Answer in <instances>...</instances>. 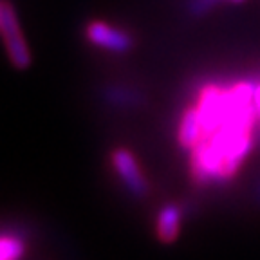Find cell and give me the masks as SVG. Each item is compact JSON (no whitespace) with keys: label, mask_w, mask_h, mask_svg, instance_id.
<instances>
[{"label":"cell","mask_w":260,"mask_h":260,"mask_svg":"<svg viewBox=\"0 0 260 260\" xmlns=\"http://www.w3.org/2000/svg\"><path fill=\"white\" fill-rule=\"evenodd\" d=\"M255 105H256V110L260 114V83L256 85V92H255Z\"/></svg>","instance_id":"10"},{"label":"cell","mask_w":260,"mask_h":260,"mask_svg":"<svg viewBox=\"0 0 260 260\" xmlns=\"http://www.w3.org/2000/svg\"><path fill=\"white\" fill-rule=\"evenodd\" d=\"M219 2L220 0H190L188 11H190L193 16H203V15H206L208 11H211V9L215 8Z\"/></svg>","instance_id":"9"},{"label":"cell","mask_w":260,"mask_h":260,"mask_svg":"<svg viewBox=\"0 0 260 260\" xmlns=\"http://www.w3.org/2000/svg\"><path fill=\"white\" fill-rule=\"evenodd\" d=\"M110 162H112V168L116 170V174L119 175V179L123 181L125 188L130 193L141 199L148 193V183H146V177L143 175L141 168L138 165V159L126 148H116L110 154Z\"/></svg>","instance_id":"4"},{"label":"cell","mask_w":260,"mask_h":260,"mask_svg":"<svg viewBox=\"0 0 260 260\" xmlns=\"http://www.w3.org/2000/svg\"><path fill=\"white\" fill-rule=\"evenodd\" d=\"M256 197H258V203H260V177L256 181Z\"/></svg>","instance_id":"11"},{"label":"cell","mask_w":260,"mask_h":260,"mask_svg":"<svg viewBox=\"0 0 260 260\" xmlns=\"http://www.w3.org/2000/svg\"><path fill=\"white\" fill-rule=\"evenodd\" d=\"M25 253L24 240L18 235L4 233L0 239V260H20Z\"/></svg>","instance_id":"8"},{"label":"cell","mask_w":260,"mask_h":260,"mask_svg":"<svg viewBox=\"0 0 260 260\" xmlns=\"http://www.w3.org/2000/svg\"><path fill=\"white\" fill-rule=\"evenodd\" d=\"M0 32H2L6 53H8V58L13 67L18 71L29 69L32 63L31 49L25 42L24 32H22L15 6L9 0L0 2Z\"/></svg>","instance_id":"2"},{"label":"cell","mask_w":260,"mask_h":260,"mask_svg":"<svg viewBox=\"0 0 260 260\" xmlns=\"http://www.w3.org/2000/svg\"><path fill=\"white\" fill-rule=\"evenodd\" d=\"M85 38L90 45L107 53L125 54L134 47V38L119 27H112L102 20H92L85 27Z\"/></svg>","instance_id":"3"},{"label":"cell","mask_w":260,"mask_h":260,"mask_svg":"<svg viewBox=\"0 0 260 260\" xmlns=\"http://www.w3.org/2000/svg\"><path fill=\"white\" fill-rule=\"evenodd\" d=\"M230 2H235V4H240V2H244V0H230Z\"/></svg>","instance_id":"12"},{"label":"cell","mask_w":260,"mask_h":260,"mask_svg":"<svg viewBox=\"0 0 260 260\" xmlns=\"http://www.w3.org/2000/svg\"><path fill=\"white\" fill-rule=\"evenodd\" d=\"M103 98L112 105H121V107H134L143 103L141 92L134 89H126V87H109L103 92Z\"/></svg>","instance_id":"7"},{"label":"cell","mask_w":260,"mask_h":260,"mask_svg":"<svg viewBox=\"0 0 260 260\" xmlns=\"http://www.w3.org/2000/svg\"><path fill=\"white\" fill-rule=\"evenodd\" d=\"M181 210H179L177 204H165V206L159 210L157 220H155V233H157V239L165 244H172L179 237L181 232Z\"/></svg>","instance_id":"6"},{"label":"cell","mask_w":260,"mask_h":260,"mask_svg":"<svg viewBox=\"0 0 260 260\" xmlns=\"http://www.w3.org/2000/svg\"><path fill=\"white\" fill-rule=\"evenodd\" d=\"M203 136V125H201V116L197 107H190L183 112V118L179 121L177 130V141L181 148L191 152L201 141Z\"/></svg>","instance_id":"5"},{"label":"cell","mask_w":260,"mask_h":260,"mask_svg":"<svg viewBox=\"0 0 260 260\" xmlns=\"http://www.w3.org/2000/svg\"><path fill=\"white\" fill-rule=\"evenodd\" d=\"M258 83L240 81L232 89L206 85L197 110L203 136L191 154L190 170L197 184L226 183L253 150L251 130L256 119L255 92Z\"/></svg>","instance_id":"1"}]
</instances>
